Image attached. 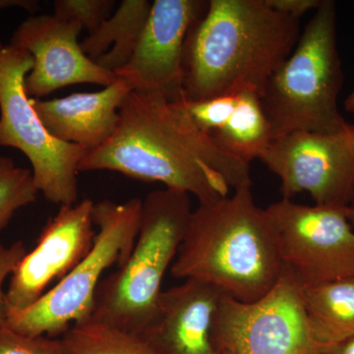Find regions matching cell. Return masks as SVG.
<instances>
[{
  "label": "cell",
  "mask_w": 354,
  "mask_h": 354,
  "mask_svg": "<svg viewBox=\"0 0 354 354\" xmlns=\"http://www.w3.org/2000/svg\"><path fill=\"white\" fill-rule=\"evenodd\" d=\"M301 32L299 19L265 0H209L184 44V97L204 101L245 90L261 95Z\"/></svg>",
  "instance_id": "2"
},
{
  "label": "cell",
  "mask_w": 354,
  "mask_h": 354,
  "mask_svg": "<svg viewBox=\"0 0 354 354\" xmlns=\"http://www.w3.org/2000/svg\"><path fill=\"white\" fill-rule=\"evenodd\" d=\"M90 199L60 207L39 235L37 245L26 254L11 277L6 292V313L28 308L60 281L85 257L94 243Z\"/></svg>",
  "instance_id": "12"
},
{
  "label": "cell",
  "mask_w": 354,
  "mask_h": 354,
  "mask_svg": "<svg viewBox=\"0 0 354 354\" xmlns=\"http://www.w3.org/2000/svg\"><path fill=\"white\" fill-rule=\"evenodd\" d=\"M312 339L320 348L354 339V276L301 286Z\"/></svg>",
  "instance_id": "16"
},
{
  "label": "cell",
  "mask_w": 354,
  "mask_h": 354,
  "mask_svg": "<svg viewBox=\"0 0 354 354\" xmlns=\"http://www.w3.org/2000/svg\"><path fill=\"white\" fill-rule=\"evenodd\" d=\"M184 95L169 100L132 90L120 109L111 139L86 153L78 171H111L145 183L183 191L199 204L216 201L252 183L250 165L223 152L184 106Z\"/></svg>",
  "instance_id": "1"
},
{
  "label": "cell",
  "mask_w": 354,
  "mask_h": 354,
  "mask_svg": "<svg viewBox=\"0 0 354 354\" xmlns=\"http://www.w3.org/2000/svg\"><path fill=\"white\" fill-rule=\"evenodd\" d=\"M220 354H230V353H221Z\"/></svg>",
  "instance_id": "29"
},
{
  "label": "cell",
  "mask_w": 354,
  "mask_h": 354,
  "mask_svg": "<svg viewBox=\"0 0 354 354\" xmlns=\"http://www.w3.org/2000/svg\"><path fill=\"white\" fill-rule=\"evenodd\" d=\"M344 109H346L348 113L353 114L354 115V88L353 92L351 93L346 97V101H344Z\"/></svg>",
  "instance_id": "27"
},
{
  "label": "cell",
  "mask_w": 354,
  "mask_h": 354,
  "mask_svg": "<svg viewBox=\"0 0 354 354\" xmlns=\"http://www.w3.org/2000/svg\"><path fill=\"white\" fill-rule=\"evenodd\" d=\"M27 254L25 243L22 241L14 242L6 247L0 243V325L6 323V301L3 283L9 274H12L21 260Z\"/></svg>",
  "instance_id": "23"
},
{
  "label": "cell",
  "mask_w": 354,
  "mask_h": 354,
  "mask_svg": "<svg viewBox=\"0 0 354 354\" xmlns=\"http://www.w3.org/2000/svg\"><path fill=\"white\" fill-rule=\"evenodd\" d=\"M283 267L300 286L354 276V228L346 209L281 198L266 208Z\"/></svg>",
  "instance_id": "10"
},
{
  "label": "cell",
  "mask_w": 354,
  "mask_h": 354,
  "mask_svg": "<svg viewBox=\"0 0 354 354\" xmlns=\"http://www.w3.org/2000/svg\"><path fill=\"white\" fill-rule=\"evenodd\" d=\"M133 90L118 79L94 93H76L53 100L32 99V108L55 138L67 144L97 150L113 137L120 109Z\"/></svg>",
  "instance_id": "15"
},
{
  "label": "cell",
  "mask_w": 354,
  "mask_h": 354,
  "mask_svg": "<svg viewBox=\"0 0 354 354\" xmlns=\"http://www.w3.org/2000/svg\"><path fill=\"white\" fill-rule=\"evenodd\" d=\"M223 295L209 283L184 279L162 291L152 319L138 335L158 354H218L212 329Z\"/></svg>",
  "instance_id": "14"
},
{
  "label": "cell",
  "mask_w": 354,
  "mask_h": 354,
  "mask_svg": "<svg viewBox=\"0 0 354 354\" xmlns=\"http://www.w3.org/2000/svg\"><path fill=\"white\" fill-rule=\"evenodd\" d=\"M274 10L299 19L309 11H315L323 0H265Z\"/></svg>",
  "instance_id": "24"
},
{
  "label": "cell",
  "mask_w": 354,
  "mask_h": 354,
  "mask_svg": "<svg viewBox=\"0 0 354 354\" xmlns=\"http://www.w3.org/2000/svg\"><path fill=\"white\" fill-rule=\"evenodd\" d=\"M66 354H158L140 335L106 324H74L62 339Z\"/></svg>",
  "instance_id": "19"
},
{
  "label": "cell",
  "mask_w": 354,
  "mask_h": 354,
  "mask_svg": "<svg viewBox=\"0 0 354 354\" xmlns=\"http://www.w3.org/2000/svg\"><path fill=\"white\" fill-rule=\"evenodd\" d=\"M38 193L32 171L0 155V234L18 209L36 201Z\"/></svg>",
  "instance_id": "20"
},
{
  "label": "cell",
  "mask_w": 354,
  "mask_h": 354,
  "mask_svg": "<svg viewBox=\"0 0 354 354\" xmlns=\"http://www.w3.org/2000/svg\"><path fill=\"white\" fill-rule=\"evenodd\" d=\"M114 4L113 0H57L53 15L80 23L90 35L111 17Z\"/></svg>",
  "instance_id": "21"
},
{
  "label": "cell",
  "mask_w": 354,
  "mask_h": 354,
  "mask_svg": "<svg viewBox=\"0 0 354 354\" xmlns=\"http://www.w3.org/2000/svg\"><path fill=\"white\" fill-rule=\"evenodd\" d=\"M283 272L278 239L252 183L193 209L171 272L209 283L239 301L264 297Z\"/></svg>",
  "instance_id": "3"
},
{
  "label": "cell",
  "mask_w": 354,
  "mask_h": 354,
  "mask_svg": "<svg viewBox=\"0 0 354 354\" xmlns=\"http://www.w3.org/2000/svg\"><path fill=\"white\" fill-rule=\"evenodd\" d=\"M318 354H354V339L330 348H321Z\"/></svg>",
  "instance_id": "26"
},
{
  "label": "cell",
  "mask_w": 354,
  "mask_h": 354,
  "mask_svg": "<svg viewBox=\"0 0 354 354\" xmlns=\"http://www.w3.org/2000/svg\"><path fill=\"white\" fill-rule=\"evenodd\" d=\"M148 0H123L101 27L81 43L84 53L95 64L118 71L131 58L152 9Z\"/></svg>",
  "instance_id": "17"
},
{
  "label": "cell",
  "mask_w": 354,
  "mask_h": 354,
  "mask_svg": "<svg viewBox=\"0 0 354 354\" xmlns=\"http://www.w3.org/2000/svg\"><path fill=\"white\" fill-rule=\"evenodd\" d=\"M207 6L203 0H155L131 58L114 74L133 90L183 97L184 44Z\"/></svg>",
  "instance_id": "11"
},
{
  "label": "cell",
  "mask_w": 354,
  "mask_h": 354,
  "mask_svg": "<svg viewBox=\"0 0 354 354\" xmlns=\"http://www.w3.org/2000/svg\"><path fill=\"white\" fill-rule=\"evenodd\" d=\"M0 354H66L62 339L46 335L30 337L0 325Z\"/></svg>",
  "instance_id": "22"
},
{
  "label": "cell",
  "mask_w": 354,
  "mask_h": 354,
  "mask_svg": "<svg viewBox=\"0 0 354 354\" xmlns=\"http://www.w3.org/2000/svg\"><path fill=\"white\" fill-rule=\"evenodd\" d=\"M142 208L143 200L139 198L94 203L93 221L99 230L87 255L38 301L7 312L6 325L30 337H53L64 335L71 323L90 320L102 274L113 265L124 264L134 248Z\"/></svg>",
  "instance_id": "6"
},
{
  "label": "cell",
  "mask_w": 354,
  "mask_h": 354,
  "mask_svg": "<svg viewBox=\"0 0 354 354\" xmlns=\"http://www.w3.org/2000/svg\"><path fill=\"white\" fill-rule=\"evenodd\" d=\"M11 7H18V8L26 9L30 12H34L39 8V4L38 2L32 0H0V9L11 8Z\"/></svg>",
  "instance_id": "25"
},
{
  "label": "cell",
  "mask_w": 354,
  "mask_h": 354,
  "mask_svg": "<svg viewBox=\"0 0 354 354\" xmlns=\"http://www.w3.org/2000/svg\"><path fill=\"white\" fill-rule=\"evenodd\" d=\"M259 160L279 177L285 199L307 193L317 206L341 209L354 202L353 125L341 132L277 137Z\"/></svg>",
  "instance_id": "9"
},
{
  "label": "cell",
  "mask_w": 354,
  "mask_h": 354,
  "mask_svg": "<svg viewBox=\"0 0 354 354\" xmlns=\"http://www.w3.org/2000/svg\"><path fill=\"white\" fill-rule=\"evenodd\" d=\"M209 138L246 164L259 160L274 139L260 95L250 90L235 93L232 111Z\"/></svg>",
  "instance_id": "18"
},
{
  "label": "cell",
  "mask_w": 354,
  "mask_h": 354,
  "mask_svg": "<svg viewBox=\"0 0 354 354\" xmlns=\"http://www.w3.org/2000/svg\"><path fill=\"white\" fill-rule=\"evenodd\" d=\"M82 29L80 23L53 14L32 16L16 29L9 44L34 58V66L25 79L30 97L39 99L76 84L106 88L118 80L113 72L102 68L84 53L78 43Z\"/></svg>",
  "instance_id": "13"
},
{
  "label": "cell",
  "mask_w": 354,
  "mask_h": 354,
  "mask_svg": "<svg viewBox=\"0 0 354 354\" xmlns=\"http://www.w3.org/2000/svg\"><path fill=\"white\" fill-rule=\"evenodd\" d=\"M190 195L165 188L143 200L138 236L129 258L101 281L88 321L140 335L150 322L192 213Z\"/></svg>",
  "instance_id": "5"
},
{
  "label": "cell",
  "mask_w": 354,
  "mask_h": 354,
  "mask_svg": "<svg viewBox=\"0 0 354 354\" xmlns=\"http://www.w3.org/2000/svg\"><path fill=\"white\" fill-rule=\"evenodd\" d=\"M212 342L218 354H318L321 349L310 335L301 286L283 266L277 285L256 301L223 295Z\"/></svg>",
  "instance_id": "8"
},
{
  "label": "cell",
  "mask_w": 354,
  "mask_h": 354,
  "mask_svg": "<svg viewBox=\"0 0 354 354\" xmlns=\"http://www.w3.org/2000/svg\"><path fill=\"white\" fill-rule=\"evenodd\" d=\"M32 66L29 53L0 41V146L24 153L39 192L48 202L74 205L78 165L88 151L59 141L44 127L26 93L25 79Z\"/></svg>",
  "instance_id": "7"
},
{
  "label": "cell",
  "mask_w": 354,
  "mask_h": 354,
  "mask_svg": "<svg viewBox=\"0 0 354 354\" xmlns=\"http://www.w3.org/2000/svg\"><path fill=\"white\" fill-rule=\"evenodd\" d=\"M337 4L323 0L288 59L260 95L272 137L297 131L335 133L351 124L337 104L344 72L337 44Z\"/></svg>",
  "instance_id": "4"
},
{
  "label": "cell",
  "mask_w": 354,
  "mask_h": 354,
  "mask_svg": "<svg viewBox=\"0 0 354 354\" xmlns=\"http://www.w3.org/2000/svg\"><path fill=\"white\" fill-rule=\"evenodd\" d=\"M346 215L349 223H351V225H353V227L354 228V202L348 207V208L346 209Z\"/></svg>",
  "instance_id": "28"
},
{
  "label": "cell",
  "mask_w": 354,
  "mask_h": 354,
  "mask_svg": "<svg viewBox=\"0 0 354 354\" xmlns=\"http://www.w3.org/2000/svg\"><path fill=\"white\" fill-rule=\"evenodd\" d=\"M353 134H354V125H353Z\"/></svg>",
  "instance_id": "30"
}]
</instances>
